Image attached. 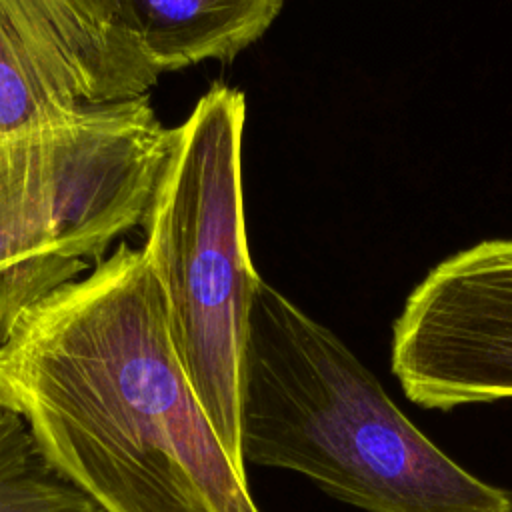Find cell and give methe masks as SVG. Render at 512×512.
I'll return each mask as SVG.
<instances>
[{
	"label": "cell",
	"instance_id": "6da1fadb",
	"mask_svg": "<svg viewBox=\"0 0 512 512\" xmlns=\"http://www.w3.org/2000/svg\"><path fill=\"white\" fill-rule=\"evenodd\" d=\"M0 406L104 512H260L180 366L162 286L126 242L16 318Z\"/></svg>",
	"mask_w": 512,
	"mask_h": 512
},
{
	"label": "cell",
	"instance_id": "7a4b0ae2",
	"mask_svg": "<svg viewBox=\"0 0 512 512\" xmlns=\"http://www.w3.org/2000/svg\"><path fill=\"white\" fill-rule=\"evenodd\" d=\"M242 454L366 512H512L510 492L442 452L334 332L262 278L244 350Z\"/></svg>",
	"mask_w": 512,
	"mask_h": 512
},
{
	"label": "cell",
	"instance_id": "3957f363",
	"mask_svg": "<svg viewBox=\"0 0 512 512\" xmlns=\"http://www.w3.org/2000/svg\"><path fill=\"white\" fill-rule=\"evenodd\" d=\"M244 94L214 84L174 128L144 216L142 254L156 274L180 366L238 474L248 320L260 282L242 194Z\"/></svg>",
	"mask_w": 512,
	"mask_h": 512
},
{
	"label": "cell",
	"instance_id": "277c9868",
	"mask_svg": "<svg viewBox=\"0 0 512 512\" xmlns=\"http://www.w3.org/2000/svg\"><path fill=\"white\" fill-rule=\"evenodd\" d=\"M172 136L146 96L0 140V344L142 226Z\"/></svg>",
	"mask_w": 512,
	"mask_h": 512
},
{
	"label": "cell",
	"instance_id": "5b68a950",
	"mask_svg": "<svg viewBox=\"0 0 512 512\" xmlns=\"http://www.w3.org/2000/svg\"><path fill=\"white\" fill-rule=\"evenodd\" d=\"M392 372L422 408L512 400V240L440 262L392 332Z\"/></svg>",
	"mask_w": 512,
	"mask_h": 512
},
{
	"label": "cell",
	"instance_id": "8992f818",
	"mask_svg": "<svg viewBox=\"0 0 512 512\" xmlns=\"http://www.w3.org/2000/svg\"><path fill=\"white\" fill-rule=\"evenodd\" d=\"M158 76L112 0H0V140L146 98Z\"/></svg>",
	"mask_w": 512,
	"mask_h": 512
},
{
	"label": "cell",
	"instance_id": "52a82bcc",
	"mask_svg": "<svg viewBox=\"0 0 512 512\" xmlns=\"http://www.w3.org/2000/svg\"><path fill=\"white\" fill-rule=\"evenodd\" d=\"M158 72L232 60L274 22L284 0H112Z\"/></svg>",
	"mask_w": 512,
	"mask_h": 512
},
{
	"label": "cell",
	"instance_id": "ba28073f",
	"mask_svg": "<svg viewBox=\"0 0 512 512\" xmlns=\"http://www.w3.org/2000/svg\"><path fill=\"white\" fill-rule=\"evenodd\" d=\"M0 512H104L40 452L26 422L0 406Z\"/></svg>",
	"mask_w": 512,
	"mask_h": 512
}]
</instances>
